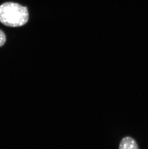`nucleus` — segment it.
<instances>
[{
	"label": "nucleus",
	"instance_id": "nucleus-2",
	"mask_svg": "<svg viewBox=\"0 0 148 149\" xmlns=\"http://www.w3.org/2000/svg\"><path fill=\"white\" fill-rule=\"evenodd\" d=\"M119 149H139L135 139L129 136L123 138L120 141Z\"/></svg>",
	"mask_w": 148,
	"mask_h": 149
},
{
	"label": "nucleus",
	"instance_id": "nucleus-3",
	"mask_svg": "<svg viewBox=\"0 0 148 149\" xmlns=\"http://www.w3.org/2000/svg\"><path fill=\"white\" fill-rule=\"evenodd\" d=\"M6 42V34L2 30L0 29V47H3Z\"/></svg>",
	"mask_w": 148,
	"mask_h": 149
},
{
	"label": "nucleus",
	"instance_id": "nucleus-1",
	"mask_svg": "<svg viewBox=\"0 0 148 149\" xmlns=\"http://www.w3.org/2000/svg\"><path fill=\"white\" fill-rule=\"evenodd\" d=\"M28 18L26 6L14 2H6L0 6V22L6 26L21 27L28 22Z\"/></svg>",
	"mask_w": 148,
	"mask_h": 149
}]
</instances>
